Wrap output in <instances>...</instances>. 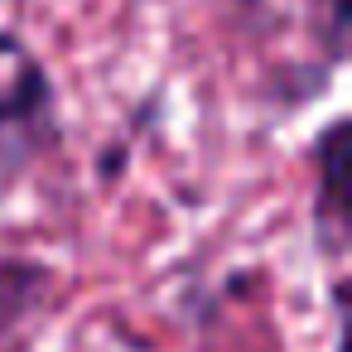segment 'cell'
<instances>
[{"mask_svg":"<svg viewBox=\"0 0 352 352\" xmlns=\"http://www.w3.org/2000/svg\"><path fill=\"white\" fill-rule=\"evenodd\" d=\"M49 116V73L0 34V140L6 135H39Z\"/></svg>","mask_w":352,"mask_h":352,"instance_id":"obj_1","label":"cell"},{"mask_svg":"<svg viewBox=\"0 0 352 352\" xmlns=\"http://www.w3.org/2000/svg\"><path fill=\"white\" fill-rule=\"evenodd\" d=\"M314 160H318V208H314V217L338 236L342 222H347V126L342 121H333L323 131Z\"/></svg>","mask_w":352,"mask_h":352,"instance_id":"obj_2","label":"cell"}]
</instances>
